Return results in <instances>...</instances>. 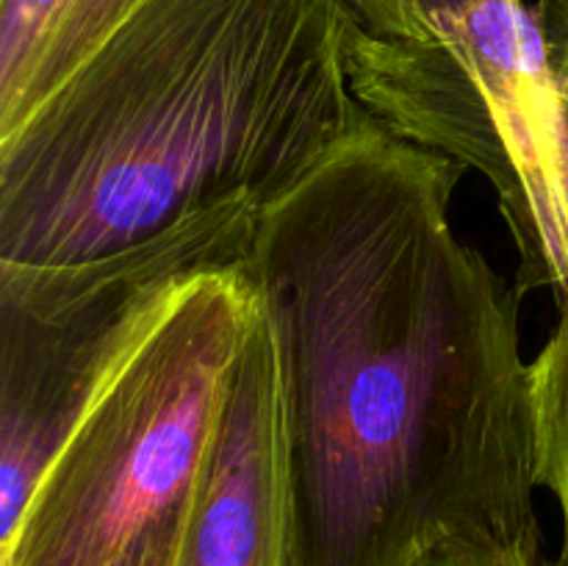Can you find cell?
Returning a JSON list of instances; mask_svg holds the SVG:
<instances>
[{"mask_svg": "<svg viewBox=\"0 0 568 566\" xmlns=\"http://www.w3.org/2000/svg\"><path fill=\"white\" fill-rule=\"evenodd\" d=\"M464 172L377 122L261 211L247 275L275 350L292 566L544 538L521 294L455 231Z\"/></svg>", "mask_w": 568, "mask_h": 566, "instance_id": "cell-1", "label": "cell"}, {"mask_svg": "<svg viewBox=\"0 0 568 566\" xmlns=\"http://www.w3.org/2000/svg\"><path fill=\"white\" fill-rule=\"evenodd\" d=\"M344 0H144L0 139V261L59 264L270 209L377 125Z\"/></svg>", "mask_w": 568, "mask_h": 566, "instance_id": "cell-2", "label": "cell"}, {"mask_svg": "<svg viewBox=\"0 0 568 566\" xmlns=\"http://www.w3.org/2000/svg\"><path fill=\"white\" fill-rule=\"evenodd\" d=\"M261 305L247 264L197 277L89 405L0 566H111L192 499Z\"/></svg>", "mask_w": 568, "mask_h": 566, "instance_id": "cell-3", "label": "cell"}, {"mask_svg": "<svg viewBox=\"0 0 568 566\" xmlns=\"http://www.w3.org/2000/svg\"><path fill=\"white\" fill-rule=\"evenodd\" d=\"M349 87L397 139L477 170L519 253L516 289L568 309V122L527 0H477L427 39L353 26Z\"/></svg>", "mask_w": 568, "mask_h": 566, "instance_id": "cell-4", "label": "cell"}, {"mask_svg": "<svg viewBox=\"0 0 568 566\" xmlns=\"http://www.w3.org/2000/svg\"><path fill=\"white\" fill-rule=\"evenodd\" d=\"M258 216L250 203L222 205L92 259L0 261V542L172 303L197 277L247 264Z\"/></svg>", "mask_w": 568, "mask_h": 566, "instance_id": "cell-5", "label": "cell"}, {"mask_svg": "<svg viewBox=\"0 0 568 566\" xmlns=\"http://www.w3.org/2000/svg\"><path fill=\"white\" fill-rule=\"evenodd\" d=\"M175 566H292L281 472L275 350L264 316L239 361Z\"/></svg>", "mask_w": 568, "mask_h": 566, "instance_id": "cell-6", "label": "cell"}, {"mask_svg": "<svg viewBox=\"0 0 568 566\" xmlns=\"http://www.w3.org/2000/svg\"><path fill=\"white\" fill-rule=\"evenodd\" d=\"M144 0H0V139L20 128Z\"/></svg>", "mask_w": 568, "mask_h": 566, "instance_id": "cell-7", "label": "cell"}, {"mask_svg": "<svg viewBox=\"0 0 568 566\" xmlns=\"http://www.w3.org/2000/svg\"><path fill=\"white\" fill-rule=\"evenodd\" d=\"M532 420H536L538 483L560 508L564 553L558 566H568V309L558 327L532 358Z\"/></svg>", "mask_w": 568, "mask_h": 566, "instance_id": "cell-8", "label": "cell"}, {"mask_svg": "<svg viewBox=\"0 0 568 566\" xmlns=\"http://www.w3.org/2000/svg\"><path fill=\"white\" fill-rule=\"evenodd\" d=\"M366 33L386 39H427L458 20L477 0H344Z\"/></svg>", "mask_w": 568, "mask_h": 566, "instance_id": "cell-9", "label": "cell"}, {"mask_svg": "<svg viewBox=\"0 0 568 566\" xmlns=\"http://www.w3.org/2000/svg\"><path fill=\"white\" fill-rule=\"evenodd\" d=\"M416 566H549L544 538L503 533H460L427 549Z\"/></svg>", "mask_w": 568, "mask_h": 566, "instance_id": "cell-10", "label": "cell"}, {"mask_svg": "<svg viewBox=\"0 0 568 566\" xmlns=\"http://www.w3.org/2000/svg\"><path fill=\"white\" fill-rule=\"evenodd\" d=\"M194 492H197V488H194ZM189 508H192V499H189L181 511L166 516L164 522L150 527L144 536H139L111 566H175L183 527H186L189 519Z\"/></svg>", "mask_w": 568, "mask_h": 566, "instance_id": "cell-11", "label": "cell"}, {"mask_svg": "<svg viewBox=\"0 0 568 566\" xmlns=\"http://www.w3.org/2000/svg\"><path fill=\"white\" fill-rule=\"evenodd\" d=\"M532 6V3H530ZM538 22L547 37L549 55H552L555 75H558L560 98H564L566 122H568V3H549V6H532Z\"/></svg>", "mask_w": 568, "mask_h": 566, "instance_id": "cell-12", "label": "cell"}, {"mask_svg": "<svg viewBox=\"0 0 568 566\" xmlns=\"http://www.w3.org/2000/svg\"><path fill=\"white\" fill-rule=\"evenodd\" d=\"M549 3H568V0H532V6H549Z\"/></svg>", "mask_w": 568, "mask_h": 566, "instance_id": "cell-13", "label": "cell"}]
</instances>
